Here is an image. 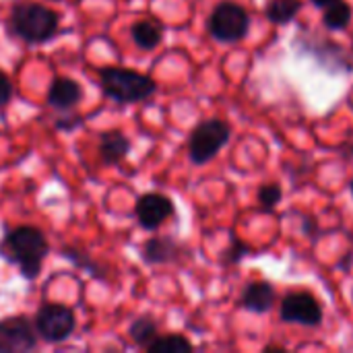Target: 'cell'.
I'll use <instances>...</instances> for the list:
<instances>
[{
    "label": "cell",
    "instance_id": "1",
    "mask_svg": "<svg viewBox=\"0 0 353 353\" xmlns=\"http://www.w3.org/2000/svg\"><path fill=\"white\" fill-rule=\"evenodd\" d=\"M4 256L14 263L25 279H35L41 271V263L48 254V242L46 236L37 228H17L12 230L4 244H2Z\"/></svg>",
    "mask_w": 353,
    "mask_h": 353
},
{
    "label": "cell",
    "instance_id": "2",
    "mask_svg": "<svg viewBox=\"0 0 353 353\" xmlns=\"http://www.w3.org/2000/svg\"><path fill=\"white\" fill-rule=\"evenodd\" d=\"M99 83L108 97L116 99L118 103H137L149 99L157 85L151 77L141 74L130 68L120 66H105L99 70Z\"/></svg>",
    "mask_w": 353,
    "mask_h": 353
},
{
    "label": "cell",
    "instance_id": "3",
    "mask_svg": "<svg viewBox=\"0 0 353 353\" xmlns=\"http://www.w3.org/2000/svg\"><path fill=\"white\" fill-rule=\"evenodd\" d=\"M12 31L29 41V43H43L54 37L58 31V14L41 4H21L10 14Z\"/></svg>",
    "mask_w": 353,
    "mask_h": 353
},
{
    "label": "cell",
    "instance_id": "4",
    "mask_svg": "<svg viewBox=\"0 0 353 353\" xmlns=\"http://www.w3.org/2000/svg\"><path fill=\"white\" fill-rule=\"evenodd\" d=\"M230 137H232V126L225 120L209 118L199 122L188 139V153L192 163L203 165L211 161L228 145Z\"/></svg>",
    "mask_w": 353,
    "mask_h": 353
},
{
    "label": "cell",
    "instance_id": "5",
    "mask_svg": "<svg viewBox=\"0 0 353 353\" xmlns=\"http://www.w3.org/2000/svg\"><path fill=\"white\" fill-rule=\"evenodd\" d=\"M207 27H209V33L213 39L223 41V43H236L248 35L250 14L238 2L223 0L213 8Z\"/></svg>",
    "mask_w": 353,
    "mask_h": 353
},
{
    "label": "cell",
    "instance_id": "6",
    "mask_svg": "<svg viewBox=\"0 0 353 353\" xmlns=\"http://www.w3.org/2000/svg\"><path fill=\"white\" fill-rule=\"evenodd\" d=\"M298 46L329 74H350L353 70V54L331 37H298Z\"/></svg>",
    "mask_w": 353,
    "mask_h": 353
},
{
    "label": "cell",
    "instance_id": "7",
    "mask_svg": "<svg viewBox=\"0 0 353 353\" xmlns=\"http://www.w3.org/2000/svg\"><path fill=\"white\" fill-rule=\"evenodd\" d=\"M279 316L288 325L314 329L323 325V306L310 292H292L283 298Z\"/></svg>",
    "mask_w": 353,
    "mask_h": 353
},
{
    "label": "cell",
    "instance_id": "8",
    "mask_svg": "<svg viewBox=\"0 0 353 353\" xmlns=\"http://www.w3.org/2000/svg\"><path fill=\"white\" fill-rule=\"evenodd\" d=\"M35 329L48 343L66 341L74 331V314L60 304H43L35 314Z\"/></svg>",
    "mask_w": 353,
    "mask_h": 353
},
{
    "label": "cell",
    "instance_id": "9",
    "mask_svg": "<svg viewBox=\"0 0 353 353\" xmlns=\"http://www.w3.org/2000/svg\"><path fill=\"white\" fill-rule=\"evenodd\" d=\"M37 339L33 327L23 316L0 321V353H25L35 350Z\"/></svg>",
    "mask_w": 353,
    "mask_h": 353
},
{
    "label": "cell",
    "instance_id": "10",
    "mask_svg": "<svg viewBox=\"0 0 353 353\" xmlns=\"http://www.w3.org/2000/svg\"><path fill=\"white\" fill-rule=\"evenodd\" d=\"M134 213H137V219H139L141 228L157 230L159 225H163L174 215V203L165 194L149 192V194L139 199V203L134 207Z\"/></svg>",
    "mask_w": 353,
    "mask_h": 353
},
{
    "label": "cell",
    "instance_id": "11",
    "mask_svg": "<svg viewBox=\"0 0 353 353\" xmlns=\"http://www.w3.org/2000/svg\"><path fill=\"white\" fill-rule=\"evenodd\" d=\"M275 300H277V294H275V288L269 281H250L244 288L238 304H240V308H244L248 312L267 314L273 308Z\"/></svg>",
    "mask_w": 353,
    "mask_h": 353
},
{
    "label": "cell",
    "instance_id": "12",
    "mask_svg": "<svg viewBox=\"0 0 353 353\" xmlns=\"http://www.w3.org/2000/svg\"><path fill=\"white\" fill-rule=\"evenodd\" d=\"M83 99V89L74 79L60 77L50 85L48 103L56 110H70Z\"/></svg>",
    "mask_w": 353,
    "mask_h": 353
},
{
    "label": "cell",
    "instance_id": "13",
    "mask_svg": "<svg viewBox=\"0 0 353 353\" xmlns=\"http://www.w3.org/2000/svg\"><path fill=\"white\" fill-rule=\"evenodd\" d=\"M180 256V244L170 236L151 238L143 246V261L147 265H168Z\"/></svg>",
    "mask_w": 353,
    "mask_h": 353
},
{
    "label": "cell",
    "instance_id": "14",
    "mask_svg": "<svg viewBox=\"0 0 353 353\" xmlns=\"http://www.w3.org/2000/svg\"><path fill=\"white\" fill-rule=\"evenodd\" d=\"M130 151V141L120 130H108L99 134V159L105 165L120 163Z\"/></svg>",
    "mask_w": 353,
    "mask_h": 353
},
{
    "label": "cell",
    "instance_id": "15",
    "mask_svg": "<svg viewBox=\"0 0 353 353\" xmlns=\"http://www.w3.org/2000/svg\"><path fill=\"white\" fill-rule=\"evenodd\" d=\"M130 37L141 50H153L163 39V27H161V23H157L153 19H143L132 25Z\"/></svg>",
    "mask_w": 353,
    "mask_h": 353
},
{
    "label": "cell",
    "instance_id": "16",
    "mask_svg": "<svg viewBox=\"0 0 353 353\" xmlns=\"http://www.w3.org/2000/svg\"><path fill=\"white\" fill-rule=\"evenodd\" d=\"M302 8H304V0H269L265 6V14L273 25L283 27L292 23Z\"/></svg>",
    "mask_w": 353,
    "mask_h": 353
},
{
    "label": "cell",
    "instance_id": "17",
    "mask_svg": "<svg viewBox=\"0 0 353 353\" xmlns=\"http://www.w3.org/2000/svg\"><path fill=\"white\" fill-rule=\"evenodd\" d=\"M353 8L345 2V0H337L331 6L325 8L323 14V25L331 31H343L347 29V25L352 23Z\"/></svg>",
    "mask_w": 353,
    "mask_h": 353
},
{
    "label": "cell",
    "instance_id": "18",
    "mask_svg": "<svg viewBox=\"0 0 353 353\" xmlns=\"http://www.w3.org/2000/svg\"><path fill=\"white\" fill-rule=\"evenodd\" d=\"M194 350V345L182 337V335H165V337H155L149 345L147 352L151 353H188Z\"/></svg>",
    "mask_w": 353,
    "mask_h": 353
},
{
    "label": "cell",
    "instance_id": "19",
    "mask_svg": "<svg viewBox=\"0 0 353 353\" xmlns=\"http://www.w3.org/2000/svg\"><path fill=\"white\" fill-rule=\"evenodd\" d=\"M128 337H130L132 343H137V345H141V347L147 350V345L157 337V325L153 323L151 316H141V319H137L130 325Z\"/></svg>",
    "mask_w": 353,
    "mask_h": 353
},
{
    "label": "cell",
    "instance_id": "20",
    "mask_svg": "<svg viewBox=\"0 0 353 353\" xmlns=\"http://www.w3.org/2000/svg\"><path fill=\"white\" fill-rule=\"evenodd\" d=\"M259 205H261V209L263 211H273L279 203H281V199H283V190H281V184H277V182H267V184H263L261 188H259Z\"/></svg>",
    "mask_w": 353,
    "mask_h": 353
},
{
    "label": "cell",
    "instance_id": "21",
    "mask_svg": "<svg viewBox=\"0 0 353 353\" xmlns=\"http://www.w3.org/2000/svg\"><path fill=\"white\" fill-rule=\"evenodd\" d=\"M248 254H250V246H248L246 242L234 238L232 244L223 250V265H230V267H232V265H238V263H242Z\"/></svg>",
    "mask_w": 353,
    "mask_h": 353
},
{
    "label": "cell",
    "instance_id": "22",
    "mask_svg": "<svg viewBox=\"0 0 353 353\" xmlns=\"http://www.w3.org/2000/svg\"><path fill=\"white\" fill-rule=\"evenodd\" d=\"M10 97H12V83L4 72H0V105L8 103Z\"/></svg>",
    "mask_w": 353,
    "mask_h": 353
},
{
    "label": "cell",
    "instance_id": "23",
    "mask_svg": "<svg viewBox=\"0 0 353 353\" xmlns=\"http://www.w3.org/2000/svg\"><path fill=\"white\" fill-rule=\"evenodd\" d=\"M314 6H319V8H327V6H331L333 2H337V0H310Z\"/></svg>",
    "mask_w": 353,
    "mask_h": 353
},
{
    "label": "cell",
    "instance_id": "24",
    "mask_svg": "<svg viewBox=\"0 0 353 353\" xmlns=\"http://www.w3.org/2000/svg\"><path fill=\"white\" fill-rule=\"evenodd\" d=\"M265 352H285V347H277V345H267Z\"/></svg>",
    "mask_w": 353,
    "mask_h": 353
},
{
    "label": "cell",
    "instance_id": "25",
    "mask_svg": "<svg viewBox=\"0 0 353 353\" xmlns=\"http://www.w3.org/2000/svg\"><path fill=\"white\" fill-rule=\"evenodd\" d=\"M350 188H352V194H353V180H352V186H350Z\"/></svg>",
    "mask_w": 353,
    "mask_h": 353
}]
</instances>
